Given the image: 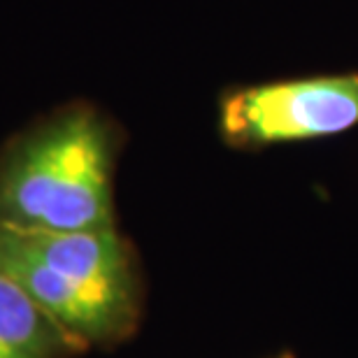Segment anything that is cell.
Wrapping results in <instances>:
<instances>
[{
  "label": "cell",
  "instance_id": "obj_1",
  "mask_svg": "<svg viewBox=\"0 0 358 358\" xmlns=\"http://www.w3.org/2000/svg\"><path fill=\"white\" fill-rule=\"evenodd\" d=\"M0 224L45 231L114 226L107 126L77 107L21 142L0 173Z\"/></svg>",
  "mask_w": 358,
  "mask_h": 358
},
{
  "label": "cell",
  "instance_id": "obj_2",
  "mask_svg": "<svg viewBox=\"0 0 358 358\" xmlns=\"http://www.w3.org/2000/svg\"><path fill=\"white\" fill-rule=\"evenodd\" d=\"M356 126L358 73L252 84L231 89L219 103V131L240 149L328 138Z\"/></svg>",
  "mask_w": 358,
  "mask_h": 358
},
{
  "label": "cell",
  "instance_id": "obj_3",
  "mask_svg": "<svg viewBox=\"0 0 358 358\" xmlns=\"http://www.w3.org/2000/svg\"><path fill=\"white\" fill-rule=\"evenodd\" d=\"M0 270L77 342L112 333L128 310L124 300L91 291L49 268L21 247L5 226H0Z\"/></svg>",
  "mask_w": 358,
  "mask_h": 358
},
{
  "label": "cell",
  "instance_id": "obj_4",
  "mask_svg": "<svg viewBox=\"0 0 358 358\" xmlns=\"http://www.w3.org/2000/svg\"><path fill=\"white\" fill-rule=\"evenodd\" d=\"M5 228L17 238L21 247H26L70 282L131 303V259L114 226L96 228V231Z\"/></svg>",
  "mask_w": 358,
  "mask_h": 358
},
{
  "label": "cell",
  "instance_id": "obj_5",
  "mask_svg": "<svg viewBox=\"0 0 358 358\" xmlns=\"http://www.w3.org/2000/svg\"><path fill=\"white\" fill-rule=\"evenodd\" d=\"M77 340L0 270V358H56Z\"/></svg>",
  "mask_w": 358,
  "mask_h": 358
}]
</instances>
